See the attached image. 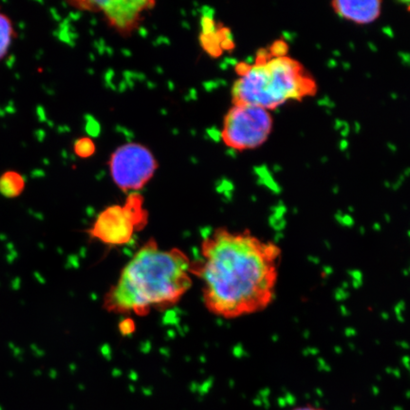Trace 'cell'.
<instances>
[{
    "mask_svg": "<svg viewBox=\"0 0 410 410\" xmlns=\"http://www.w3.org/2000/svg\"><path fill=\"white\" fill-rule=\"evenodd\" d=\"M319 410V409H317V408H314V407H304V408H298V409H295V410Z\"/></svg>",
    "mask_w": 410,
    "mask_h": 410,
    "instance_id": "obj_12",
    "label": "cell"
},
{
    "mask_svg": "<svg viewBox=\"0 0 410 410\" xmlns=\"http://www.w3.org/2000/svg\"><path fill=\"white\" fill-rule=\"evenodd\" d=\"M147 218L143 196L130 193L123 205L108 206L98 215L89 234L106 244L123 245L145 226Z\"/></svg>",
    "mask_w": 410,
    "mask_h": 410,
    "instance_id": "obj_5",
    "label": "cell"
},
{
    "mask_svg": "<svg viewBox=\"0 0 410 410\" xmlns=\"http://www.w3.org/2000/svg\"><path fill=\"white\" fill-rule=\"evenodd\" d=\"M332 7L338 17L358 25L375 22L382 13L379 0H337L332 2Z\"/></svg>",
    "mask_w": 410,
    "mask_h": 410,
    "instance_id": "obj_8",
    "label": "cell"
},
{
    "mask_svg": "<svg viewBox=\"0 0 410 410\" xmlns=\"http://www.w3.org/2000/svg\"><path fill=\"white\" fill-rule=\"evenodd\" d=\"M232 88L233 104L257 106L272 111L317 91L312 75L296 59L271 49L257 53L254 63H239Z\"/></svg>",
    "mask_w": 410,
    "mask_h": 410,
    "instance_id": "obj_3",
    "label": "cell"
},
{
    "mask_svg": "<svg viewBox=\"0 0 410 410\" xmlns=\"http://www.w3.org/2000/svg\"><path fill=\"white\" fill-rule=\"evenodd\" d=\"M26 185L24 177L17 171H6L0 176V195L7 198L19 196Z\"/></svg>",
    "mask_w": 410,
    "mask_h": 410,
    "instance_id": "obj_9",
    "label": "cell"
},
{
    "mask_svg": "<svg viewBox=\"0 0 410 410\" xmlns=\"http://www.w3.org/2000/svg\"><path fill=\"white\" fill-rule=\"evenodd\" d=\"M71 7L87 12L103 13L107 24L121 36H128L140 26L143 14L154 8L156 2L144 0L70 1Z\"/></svg>",
    "mask_w": 410,
    "mask_h": 410,
    "instance_id": "obj_7",
    "label": "cell"
},
{
    "mask_svg": "<svg viewBox=\"0 0 410 410\" xmlns=\"http://www.w3.org/2000/svg\"><path fill=\"white\" fill-rule=\"evenodd\" d=\"M273 119L270 110L263 107L233 104L223 119L222 142L236 151L260 147L273 131Z\"/></svg>",
    "mask_w": 410,
    "mask_h": 410,
    "instance_id": "obj_4",
    "label": "cell"
},
{
    "mask_svg": "<svg viewBox=\"0 0 410 410\" xmlns=\"http://www.w3.org/2000/svg\"><path fill=\"white\" fill-rule=\"evenodd\" d=\"M17 36L12 20L0 12V60L4 58Z\"/></svg>",
    "mask_w": 410,
    "mask_h": 410,
    "instance_id": "obj_10",
    "label": "cell"
},
{
    "mask_svg": "<svg viewBox=\"0 0 410 410\" xmlns=\"http://www.w3.org/2000/svg\"><path fill=\"white\" fill-rule=\"evenodd\" d=\"M282 250L250 231L216 228L200 245L191 273L201 282L205 308L234 319L266 310L273 304Z\"/></svg>",
    "mask_w": 410,
    "mask_h": 410,
    "instance_id": "obj_1",
    "label": "cell"
},
{
    "mask_svg": "<svg viewBox=\"0 0 410 410\" xmlns=\"http://www.w3.org/2000/svg\"><path fill=\"white\" fill-rule=\"evenodd\" d=\"M96 146L94 142L89 137H82L78 139L73 145V151L82 159H87L95 153Z\"/></svg>",
    "mask_w": 410,
    "mask_h": 410,
    "instance_id": "obj_11",
    "label": "cell"
},
{
    "mask_svg": "<svg viewBox=\"0 0 410 410\" xmlns=\"http://www.w3.org/2000/svg\"><path fill=\"white\" fill-rule=\"evenodd\" d=\"M110 176L123 192L143 189L155 175L158 161L146 146L129 143L119 146L108 160Z\"/></svg>",
    "mask_w": 410,
    "mask_h": 410,
    "instance_id": "obj_6",
    "label": "cell"
},
{
    "mask_svg": "<svg viewBox=\"0 0 410 410\" xmlns=\"http://www.w3.org/2000/svg\"><path fill=\"white\" fill-rule=\"evenodd\" d=\"M192 261L177 248L145 242L123 268L104 298L108 313L144 316L173 307L192 286Z\"/></svg>",
    "mask_w": 410,
    "mask_h": 410,
    "instance_id": "obj_2",
    "label": "cell"
}]
</instances>
